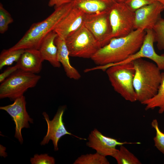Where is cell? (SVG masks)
<instances>
[{
  "mask_svg": "<svg viewBox=\"0 0 164 164\" xmlns=\"http://www.w3.org/2000/svg\"><path fill=\"white\" fill-rule=\"evenodd\" d=\"M145 34V30L136 29L126 36L113 38L108 44L99 49L91 59L100 67L121 62L140 50Z\"/></svg>",
  "mask_w": 164,
  "mask_h": 164,
  "instance_id": "cell-1",
  "label": "cell"
},
{
  "mask_svg": "<svg viewBox=\"0 0 164 164\" xmlns=\"http://www.w3.org/2000/svg\"><path fill=\"white\" fill-rule=\"evenodd\" d=\"M71 2L55 9L44 20L32 24L23 36L10 50L35 49L39 50L43 38L54 30L60 22L74 7Z\"/></svg>",
  "mask_w": 164,
  "mask_h": 164,
  "instance_id": "cell-2",
  "label": "cell"
},
{
  "mask_svg": "<svg viewBox=\"0 0 164 164\" xmlns=\"http://www.w3.org/2000/svg\"><path fill=\"white\" fill-rule=\"evenodd\" d=\"M132 62L135 70L133 86L137 101L142 104L157 94L162 74L155 64L142 58Z\"/></svg>",
  "mask_w": 164,
  "mask_h": 164,
  "instance_id": "cell-3",
  "label": "cell"
},
{
  "mask_svg": "<svg viewBox=\"0 0 164 164\" xmlns=\"http://www.w3.org/2000/svg\"><path fill=\"white\" fill-rule=\"evenodd\" d=\"M109 80L114 90L125 100L137 101L133 86L135 70L132 61L111 65L106 69Z\"/></svg>",
  "mask_w": 164,
  "mask_h": 164,
  "instance_id": "cell-4",
  "label": "cell"
},
{
  "mask_svg": "<svg viewBox=\"0 0 164 164\" xmlns=\"http://www.w3.org/2000/svg\"><path fill=\"white\" fill-rule=\"evenodd\" d=\"M40 78L36 74L18 69L1 83L0 99L8 98L15 101L29 88L35 87Z\"/></svg>",
  "mask_w": 164,
  "mask_h": 164,
  "instance_id": "cell-5",
  "label": "cell"
},
{
  "mask_svg": "<svg viewBox=\"0 0 164 164\" xmlns=\"http://www.w3.org/2000/svg\"><path fill=\"white\" fill-rule=\"evenodd\" d=\"M70 56L91 58L101 47L83 24L65 39Z\"/></svg>",
  "mask_w": 164,
  "mask_h": 164,
  "instance_id": "cell-6",
  "label": "cell"
},
{
  "mask_svg": "<svg viewBox=\"0 0 164 164\" xmlns=\"http://www.w3.org/2000/svg\"><path fill=\"white\" fill-rule=\"evenodd\" d=\"M109 19L112 38L126 36L135 30V11L124 2L117 1L112 6Z\"/></svg>",
  "mask_w": 164,
  "mask_h": 164,
  "instance_id": "cell-7",
  "label": "cell"
},
{
  "mask_svg": "<svg viewBox=\"0 0 164 164\" xmlns=\"http://www.w3.org/2000/svg\"><path fill=\"white\" fill-rule=\"evenodd\" d=\"M109 12L86 14L84 25L92 34L101 47L108 44L112 38L109 19Z\"/></svg>",
  "mask_w": 164,
  "mask_h": 164,
  "instance_id": "cell-8",
  "label": "cell"
},
{
  "mask_svg": "<svg viewBox=\"0 0 164 164\" xmlns=\"http://www.w3.org/2000/svg\"><path fill=\"white\" fill-rule=\"evenodd\" d=\"M26 105L25 97L23 95L15 99L12 104L0 107L1 110L5 111L12 117L15 125V137L21 144L23 143L22 130L29 128V122L33 123V119L26 111Z\"/></svg>",
  "mask_w": 164,
  "mask_h": 164,
  "instance_id": "cell-9",
  "label": "cell"
},
{
  "mask_svg": "<svg viewBox=\"0 0 164 164\" xmlns=\"http://www.w3.org/2000/svg\"><path fill=\"white\" fill-rule=\"evenodd\" d=\"M66 108L65 106L60 107L53 119L50 120L45 112L42 114L47 125V130L46 135L40 142L41 145L47 144L50 140L52 141L54 150H58V142L61 137L66 135H73L66 129L63 121V115Z\"/></svg>",
  "mask_w": 164,
  "mask_h": 164,
  "instance_id": "cell-10",
  "label": "cell"
},
{
  "mask_svg": "<svg viewBox=\"0 0 164 164\" xmlns=\"http://www.w3.org/2000/svg\"><path fill=\"white\" fill-rule=\"evenodd\" d=\"M86 145L94 149L100 154L106 156L113 157L118 149L116 147L126 144H140L139 142H120L116 139L103 135L97 129L95 128L89 134Z\"/></svg>",
  "mask_w": 164,
  "mask_h": 164,
  "instance_id": "cell-11",
  "label": "cell"
},
{
  "mask_svg": "<svg viewBox=\"0 0 164 164\" xmlns=\"http://www.w3.org/2000/svg\"><path fill=\"white\" fill-rule=\"evenodd\" d=\"M164 10L159 2H154L137 10L135 11V29L144 30L152 29L161 17V13Z\"/></svg>",
  "mask_w": 164,
  "mask_h": 164,
  "instance_id": "cell-12",
  "label": "cell"
},
{
  "mask_svg": "<svg viewBox=\"0 0 164 164\" xmlns=\"http://www.w3.org/2000/svg\"><path fill=\"white\" fill-rule=\"evenodd\" d=\"M146 34L143 44L140 50L136 53L125 60L118 63L108 66L122 64L132 62L140 58H146L153 61L161 70H164V53L158 54L154 47V36L152 29L145 30Z\"/></svg>",
  "mask_w": 164,
  "mask_h": 164,
  "instance_id": "cell-13",
  "label": "cell"
},
{
  "mask_svg": "<svg viewBox=\"0 0 164 164\" xmlns=\"http://www.w3.org/2000/svg\"><path fill=\"white\" fill-rule=\"evenodd\" d=\"M86 13L74 6L57 25L54 31L65 39L84 24Z\"/></svg>",
  "mask_w": 164,
  "mask_h": 164,
  "instance_id": "cell-14",
  "label": "cell"
},
{
  "mask_svg": "<svg viewBox=\"0 0 164 164\" xmlns=\"http://www.w3.org/2000/svg\"><path fill=\"white\" fill-rule=\"evenodd\" d=\"M44 60L39 50L27 49L25 50L16 64L19 69L36 74L41 71Z\"/></svg>",
  "mask_w": 164,
  "mask_h": 164,
  "instance_id": "cell-15",
  "label": "cell"
},
{
  "mask_svg": "<svg viewBox=\"0 0 164 164\" xmlns=\"http://www.w3.org/2000/svg\"><path fill=\"white\" fill-rule=\"evenodd\" d=\"M57 36L54 31L50 32L42 40L38 50L44 60L48 61L54 67L59 68L61 63L58 60L57 49L55 43Z\"/></svg>",
  "mask_w": 164,
  "mask_h": 164,
  "instance_id": "cell-16",
  "label": "cell"
},
{
  "mask_svg": "<svg viewBox=\"0 0 164 164\" xmlns=\"http://www.w3.org/2000/svg\"><path fill=\"white\" fill-rule=\"evenodd\" d=\"M55 43L57 49L58 61L62 64L66 75L71 79L79 80L81 77V75L70 63L69 53L65 39L57 36L55 39Z\"/></svg>",
  "mask_w": 164,
  "mask_h": 164,
  "instance_id": "cell-17",
  "label": "cell"
},
{
  "mask_svg": "<svg viewBox=\"0 0 164 164\" xmlns=\"http://www.w3.org/2000/svg\"><path fill=\"white\" fill-rule=\"evenodd\" d=\"M74 6L86 14H91L108 11L116 0H70Z\"/></svg>",
  "mask_w": 164,
  "mask_h": 164,
  "instance_id": "cell-18",
  "label": "cell"
},
{
  "mask_svg": "<svg viewBox=\"0 0 164 164\" xmlns=\"http://www.w3.org/2000/svg\"><path fill=\"white\" fill-rule=\"evenodd\" d=\"M157 94L153 97L144 102L142 104L145 105V110L154 109L159 108L160 114L164 112V73Z\"/></svg>",
  "mask_w": 164,
  "mask_h": 164,
  "instance_id": "cell-19",
  "label": "cell"
},
{
  "mask_svg": "<svg viewBox=\"0 0 164 164\" xmlns=\"http://www.w3.org/2000/svg\"><path fill=\"white\" fill-rule=\"evenodd\" d=\"M25 50H3L0 54V69L5 66L12 65L14 62H17Z\"/></svg>",
  "mask_w": 164,
  "mask_h": 164,
  "instance_id": "cell-20",
  "label": "cell"
},
{
  "mask_svg": "<svg viewBox=\"0 0 164 164\" xmlns=\"http://www.w3.org/2000/svg\"><path fill=\"white\" fill-rule=\"evenodd\" d=\"M124 145L120 146V149L113 156L118 164H141L139 159L131 152Z\"/></svg>",
  "mask_w": 164,
  "mask_h": 164,
  "instance_id": "cell-21",
  "label": "cell"
},
{
  "mask_svg": "<svg viewBox=\"0 0 164 164\" xmlns=\"http://www.w3.org/2000/svg\"><path fill=\"white\" fill-rule=\"evenodd\" d=\"M74 164H109L106 156L97 152L94 154L83 155L78 157Z\"/></svg>",
  "mask_w": 164,
  "mask_h": 164,
  "instance_id": "cell-22",
  "label": "cell"
},
{
  "mask_svg": "<svg viewBox=\"0 0 164 164\" xmlns=\"http://www.w3.org/2000/svg\"><path fill=\"white\" fill-rule=\"evenodd\" d=\"M152 30L157 48L159 50H164V19L161 17Z\"/></svg>",
  "mask_w": 164,
  "mask_h": 164,
  "instance_id": "cell-23",
  "label": "cell"
},
{
  "mask_svg": "<svg viewBox=\"0 0 164 164\" xmlns=\"http://www.w3.org/2000/svg\"><path fill=\"white\" fill-rule=\"evenodd\" d=\"M13 22L10 13L0 3V33L3 34L8 29L9 25Z\"/></svg>",
  "mask_w": 164,
  "mask_h": 164,
  "instance_id": "cell-24",
  "label": "cell"
},
{
  "mask_svg": "<svg viewBox=\"0 0 164 164\" xmlns=\"http://www.w3.org/2000/svg\"><path fill=\"white\" fill-rule=\"evenodd\" d=\"M151 125L156 131V135L153 138L155 146L159 151L164 154V133L159 129L158 122L156 119L153 120Z\"/></svg>",
  "mask_w": 164,
  "mask_h": 164,
  "instance_id": "cell-25",
  "label": "cell"
},
{
  "mask_svg": "<svg viewBox=\"0 0 164 164\" xmlns=\"http://www.w3.org/2000/svg\"><path fill=\"white\" fill-rule=\"evenodd\" d=\"M32 164H54L55 163L54 158L49 156L47 154L35 155L30 159Z\"/></svg>",
  "mask_w": 164,
  "mask_h": 164,
  "instance_id": "cell-26",
  "label": "cell"
},
{
  "mask_svg": "<svg viewBox=\"0 0 164 164\" xmlns=\"http://www.w3.org/2000/svg\"><path fill=\"white\" fill-rule=\"evenodd\" d=\"M155 1V0H126L125 2L135 11Z\"/></svg>",
  "mask_w": 164,
  "mask_h": 164,
  "instance_id": "cell-27",
  "label": "cell"
},
{
  "mask_svg": "<svg viewBox=\"0 0 164 164\" xmlns=\"http://www.w3.org/2000/svg\"><path fill=\"white\" fill-rule=\"evenodd\" d=\"M18 69V66L16 64L14 66L7 68L0 74V82L2 83Z\"/></svg>",
  "mask_w": 164,
  "mask_h": 164,
  "instance_id": "cell-28",
  "label": "cell"
},
{
  "mask_svg": "<svg viewBox=\"0 0 164 164\" xmlns=\"http://www.w3.org/2000/svg\"><path fill=\"white\" fill-rule=\"evenodd\" d=\"M70 2V0H50L48 5L50 7L54 6L55 9L64 4Z\"/></svg>",
  "mask_w": 164,
  "mask_h": 164,
  "instance_id": "cell-29",
  "label": "cell"
},
{
  "mask_svg": "<svg viewBox=\"0 0 164 164\" xmlns=\"http://www.w3.org/2000/svg\"><path fill=\"white\" fill-rule=\"evenodd\" d=\"M156 1H157L161 4L163 7L164 8V0H155Z\"/></svg>",
  "mask_w": 164,
  "mask_h": 164,
  "instance_id": "cell-30",
  "label": "cell"
},
{
  "mask_svg": "<svg viewBox=\"0 0 164 164\" xmlns=\"http://www.w3.org/2000/svg\"><path fill=\"white\" fill-rule=\"evenodd\" d=\"M118 2H125L126 0H116Z\"/></svg>",
  "mask_w": 164,
  "mask_h": 164,
  "instance_id": "cell-31",
  "label": "cell"
}]
</instances>
